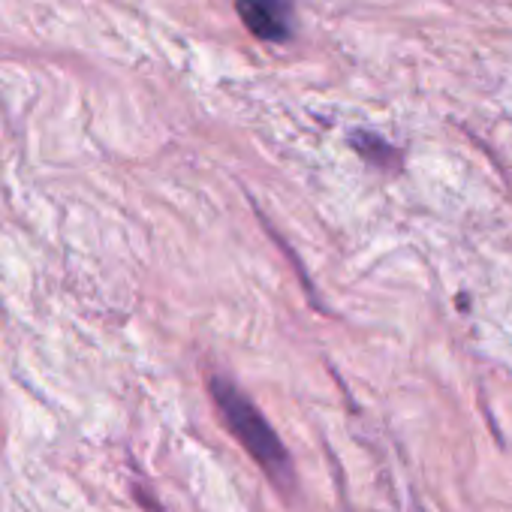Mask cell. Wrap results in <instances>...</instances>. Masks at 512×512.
<instances>
[{
    "mask_svg": "<svg viewBox=\"0 0 512 512\" xmlns=\"http://www.w3.org/2000/svg\"><path fill=\"white\" fill-rule=\"evenodd\" d=\"M211 398L217 404V413L223 416L229 434L241 443V449L260 464L278 485H287L293 476L290 455L278 437V431L269 425V419L256 407L235 383L226 377H211Z\"/></svg>",
    "mask_w": 512,
    "mask_h": 512,
    "instance_id": "6da1fadb",
    "label": "cell"
},
{
    "mask_svg": "<svg viewBox=\"0 0 512 512\" xmlns=\"http://www.w3.org/2000/svg\"><path fill=\"white\" fill-rule=\"evenodd\" d=\"M244 28L266 43H284L293 34V0H235Z\"/></svg>",
    "mask_w": 512,
    "mask_h": 512,
    "instance_id": "7a4b0ae2",
    "label": "cell"
}]
</instances>
